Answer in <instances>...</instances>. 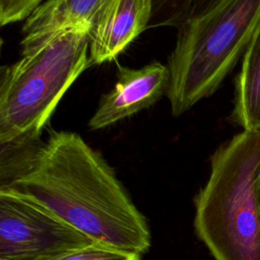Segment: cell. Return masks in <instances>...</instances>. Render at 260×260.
I'll list each match as a JSON object with an SVG mask.
<instances>
[{"mask_svg": "<svg viewBox=\"0 0 260 260\" xmlns=\"http://www.w3.org/2000/svg\"><path fill=\"white\" fill-rule=\"evenodd\" d=\"M232 121L243 130L260 132V23L242 57L236 77Z\"/></svg>", "mask_w": 260, "mask_h": 260, "instance_id": "9c48e42d", "label": "cell"}, {"mask_svg": "<svg viewBox=\"0 0 260 260\" xmlns=\"http://www.w3.org/2000/svg\"><path fill=\"white\" fill-rule=\"evenodd\" d=\"M107 0H46L22 25V51L66 29L90 30Z\"/></svg>", "mask_w": 260, "mask_h": 260, "instance_id": "ba28073f", "label": "cell"}, {"mask_svg": "<svg viewBox=\"0 0 260 260\" xmlns=\"http://www.w3.org/2000/svg\"><path fill=\"white\" fill-rule=\"evenodd\" d=\"M54 260H141V255L123 252L102 244H91Z\"/></svg>", "mask_w": 260, "mask_h": 260, "instance_id": "8fae6325", "label": "cell"}, {"mask_svg": "<svg viewBox=\"0 0 260 260\" xmlns=\"http://www.w3.org/2000/svg\"><path fill=\"white\" fill-rule=\"evenodd\" d=\"M90 30H61L0 70V142L42 132L62 96L91 65Z\"/></svg>", "mask_w": 260, "mask_h": 260, "instance_id": "277c9868", "label": "cell"}, {"mask_svg": "<svg viewBox=\"0 0 260 260\" xmlns=\"http://www.w3.org/2000/svg\"><path fill=\"white\" fill-rule=\"evenodd\" d=\"M169 82V68L158 61L140 68L119 66L117 81L101 98L88 128L99 130L149 108L167 94Z\"/></svg>", "mask_w": 260, "mask_h": 260, "instance_id": "8992f818", "label": "cell"}, {"mask_svg": "<svg viewBox=\"0 0 260 260\" xmlns=\"http://www.w3.org/2000/svg\"><path fill=\"white\" fill-rule=\"evenodd\" d=\"M94 243L37 200L0 188V260H54Z\"/></svg>", "mask_w": 260, "mask_h": 260, "instance_id": "5b68a950", "label": "cell"}, {"mask_svg": "<svg viewBox=\"0 0 260 260\" xmlns=\"http://www.w3.org/2000/svg\"><path fill=\"white\" fill-rule=\"evenodd\" d=\"M260 23V0H218L178 26L167 96L174 116L211 95L243 57Z\"/></svg>", "mask_w": 260, "mask_h": 260, "instance_id": "3957f363", "label": "cell"}, {"mask_svg": "<svg viewBox=\"0 0 260 260\" xmlns=\"http://www.w3.org/2000/svg\"><path fill=\"white\" fill-rule=\"evenodd\" d=\"M218 0H152L149 27H178L201 14Z\"/></svg>", "mask_w": 260, "mask_h": 260, "instance_id": "30bf717a", "label": "cell"}, {"mask_svg": "<svg viewBox=\"0 0 260 260\" xmlns=\"http://www.w3.org/2000/svg\"><path fill=\"white\" fill-rule=\"evenodd\" d=\"M152 16V0H107L89 37L91 65L117 58L142 31Z\"/></svg>", "mask_w": 260, "mask_h": 260, "instance_id": "52a82bcc", "label": "cell"}, {"mask_svg": "<svg viewBox=\"0 0 260 260\" xmlns=\"http://www.w3.org/2000/svg\"><path fill=\"white\" fill-rule=\"evenodd\" d=\"M9 188L24 194L98 244L142 255L150 247L144 216L113 169L77 133L52 132Z\"/></svg>", "mask_w": 260, "mask_h": 260, "instance_id": "6da1fadb", "label": "cell"}, {"mask_svg": "<svg viewBox=\"0 0 260 260\" xmlns=\"http://www.w3.org/2000/svg\"><path fill=\"white\" fill-rule=\"evenodd\" d=\"M43 0H0V23L7 25L26 19Z\"/></svg>", "mask_w": 260, "mask_h": 260, "instance_id": "7c38bea8", "label": "cell"}, {"mask_svg": "<svg viewBox=\"0 0 260 260\" xmlns=\"http://www.w3.org/2000/svg\"><path fill=\"white\" fill-rule=\"evenodd\" d=\"M260 132L243 130L211 156L195 199V231L215 260H260V211L255 174Z\"/></svg>", "mask_w": 260, "mask_h": 260, "instance_id": "7a4b0ae2", "label": "cell"}, {"mask_svg": "<svg viewBox=\"0 0 260 260\" xmlns=\"http://www.w3.org/2000/svg\"><path fill=\"white\" fill-rule=\"evenodd\" d=\"M255 192L257 196V201H258V206H259V211H260V162L257 167L256 174H255Z\"/></svg>", "mask_w": 260, "mask_h": 260, "instance_id": "4fadbf2b", "label": "cell"}]
</instances>
